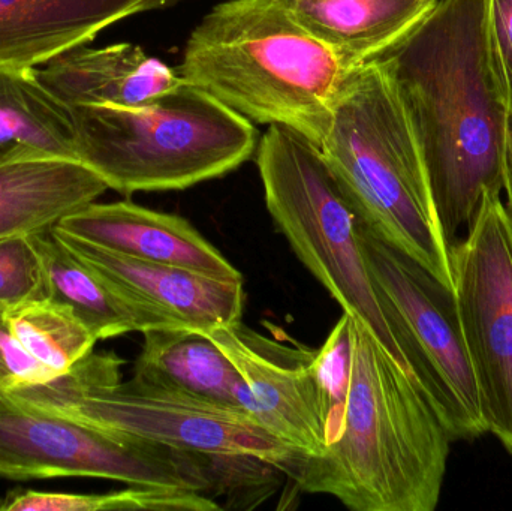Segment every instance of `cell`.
I'll return each instance as SVG.
<instances>
[{"mask_svg": "<svg viewBox=\"0 0 512 511\" xmlns=\"http://www.w3.org/2000/svg\"><path fill=\"white\" fill-rule=\"evenodd\" d=\"M423 156L448 248L484 194L501 195L510 108L490 42L487 0H438L379 56Z\"/></svg>", "mask_w": 512, "mask_h": 511, "instance_id": "obj_1", "label": "cell"}, {"mask_svg": "<svg viewBox=\"0 0 512 511\" xmlns=\"http://www.w3.org/2000/svg\"><path fill=\"white\" fill-rule=\"evenodd\" d=\"M351 317V315H349ZM351 372L342 426L322 453L283 468L300 491L354 511H433L450 435L417 381L351 317Z\"/></svg>", "mask_w": 512, "mask_h": 511, "instance_id": "obj_2", "label": "cell"}, {"mask_svg": "<svg viewBox=\"0 0 512 511\" xmlns=\"http://www.w3.org/2000/svg\"><path fill=\"white\" fill-rule=\"evenodd\" d=\"M180 77L246 119L321 144L349 69L276 0H227L192 30Z\"/></svg>", "mask_w": 512, "mask_h": 511, "instance_id": "obj_3", "label": "cell"}, {"mask_svg": "<svg viewBox=\"0 0 512 511\" xmlns=\"http://www.w3.org/2000/svg\"><path fill=\"white\" fill-rule=\"evenodd\" d=\"M319 147L361 224L453 291L451 249L442 236L423 156L378 60L346 75Z\"/></svg>", "mask_w": 512, "mask_h": 511, "instance_id": "obj_4", "label": "cell"}, {"mask_svg": "<svg viewBox=\"0 0 512 511\" xmlns=\"http://www.w3.org/2000/svg\"><path fill=\"white\" fill-rule=\"evenodd\" d=\"M78 159L108 189L180 191L218 179L255 155L258 132L242 114L183 78L138 107H69Z\"/></svg>", "mask_w": 512, "mask_h": 511, "instance_id": "obj_5", "label": "cell"}, {"mask_svg": "<svg viewBox=\"0 0 512 511\" xmlns=\"http://www.w3.org/2000/svg\"><path fill=\"white\" fill-rule=\"evenodd\" d=\"M255 153L265 206L298 260L412 377L367 269L360 218L321 147L294 129L270 125Z\"/></svg>", "mask_w": 512, "mask_h": 511, "instance_id": "obj_6", "label": "cell"}, {"mask_svg": "<svg viewBox=\"0 0 512 511\" xmlns=\"http://www.w3.org/2000/svg\"><path fill=\"white\" fill-rule=\"evenodd\" d=\"M125 360L90 353L71 371L11 395L32 407L69 419L158 441L189 452L254 458L282 471L297 450L265 431L251 413L204 401L132 378L120 381Z\"/></svg>", "mask_w": 512, "mask_h": 511, "instance_id": "obj_7", "label": "cell"}, {"mask_svg": "<svg viewBox=\"0 0 512 511\" xmlns=\"http://www.w3.org/2000/svg\"><path fill=\"white\" fill-rule=\"evenodd\" d=\"M237 458L96 428L0 390V477L105 479L138 488L225 494Z\"/></svg>", "mask_w": 512, "mask_h": 511, "instance_id": "obj_8", "label": "cell"}, {"mask_svg": "<svg viewBox=\"0 0 512 511\" xmlns=\"http://www.w3.org/2000/svg\"><path fill=\"white\" fill-rule=\"evenodd\" d=\"M360 236L388 326L451 441L486 434L453 291L361 221Z\"/></svg>", "mask_w": 512, "mask_h": 511, "instance_id": "obj_9", "label": "cell"}, {"mask_svg": "<svg viewBox=\"0 0 512 511\" xmlns=\"http://www.w3.org/2000/svg\"><path fill=\"white\" fill-rule=\"evenodd\" d=\"M451 266L484 428L512 455V221L501 195L484 194Z\"/></svg>", "mask_w": 512, "mask_h": 511, "instance_id": "obj_10", "label": "cell"}, {"mask_svg": "<svg viewBox=\"0 0 512 511\" xmlns=\"http://www.w3.org/2000/svg\"><path fill=\"white\" fill-rule=\"evenodd\" d=\"M248 387L245 410L277 440L316 456L336 440L342 419L316 368L318 350L273 341L240 321L209 333Z\"/></svg>", "mask_w": 512, "mask_h": 511, "instance_id": "obj_11", "label": "cell"}, {"mask_svg": "<svg viewBox=\"0 0 512 511\" xmlns=\"http://www.w3.org/2000/svg\"><path fill=\"white\" fill-rule=\"evenodd\" d=\"M51 233L90 269L176 327L209 335L242 321L243 281H224L180 267L135 260L57 227L51 228Z\"/></svg>", "mask_w": 512, "mask_h": 511, "instance_id": "obj_12", "label": "cell"}, {"mask_svg": "<svg viewBox=\"0 0 512 511\" xmlns=\"http://www.w3.org/2000/svg\"><path fill=\"white\" fill-rule=\"evenodd\" d=\"M56 227L135 260L180 267L224 281H243L242 273L186 219L131 201H93Z\"/></svg>", "mask_w": 512, "mask_h": 511, "instance_id": "obj_13", "label": "cell"}, {"mask_svg": "<svg viewBox=\"0 0 512 511\" xmlns=\"http://www.w3.org/2000/svg\"><path fill=\"white\" fill-rule=\"evenodd\" d=\"M185 0H0V68H39L111 24Z\"/></svg>", "mask_w": 512, "mask_h": 511, "instance_id": "obj_14", "label": "cell"}, {"mask_svg": "<svg viewBox=\"0 0 512 511\" xmlns=\"http://www.w3.org/2000/svg\"><path fill=\"white\" fill-rule=\"evenodd\" d=\"M42 83L68 107H138L183 81L177 69L134 44L72 48L38 68Z\"/></svg>", "mask_w": 512, "mask_h": 511, "instance_id": "obj_15", "label": "cell"}, {"mask_svg": "<svg viewBox=\"0 0 512 511\" xmlns=\"http://www.w3.org/2000/svg\"><path fill=\"white\" fill-rule=\"evenodd\" d=\"M107 189L95 171L74 159L0 165V239L51 230Z\"/></svg>", "mask_w": 512, "mask_h": 511, "instance_id": "obj_16", "label": "cell"}, {"mask_svg": "<svg viewBox=\"0 0 512 511\" xmlns=\"http://www.w3.org/2000/svg\"><path fill=\"white\" fill-rule=\"evenodd\" d=\"M351 71L405 38L438 0H276Z\"/></svg>", "mask_w": 512, "mask_h": 511, "instance_id": "obj_17", "label": "cell"}, {"mask_svg": "<svg viewBox=\"0 0 512 511\" xmlns=\"http://www.w3.org/2000/svg\"><path fill=\"white\" fill-rule=\"evenodd\" d=\"M143 336L134 380L245 410V380L207 333L185 327H161L147 330Z\"/></svg>", "mask_w": 512, "mask_h": 511, "instance_id": "obj_18", "label": "cell"}, {"mask_svg": "<svg viewBox=\"0 0 512 511\" xmlns=\"http://www.w3.org/2000/svg\"><path fill=\"white\" fill-rule=\"evenodd\" d=\"M78 159L71 108L38 68H0V165L29 159Z\"/></svg>", "mask_w": 512, "mask_h": 511, "instance_id": "obj_19", "label": "cell"}, {"mask_svg": "<svg viewBox=\"0 0 512 511\" xmlns=\"http://www.w3.org/2000/svg\"><path fill=\"white\" fill-rule=\"evenodd\" d=\"M47 267L50 299L68 306L99 339L176 327L75 257L51 230L32 234Z\"/></svg>", "mask_w": 512, "mask_h": 511, "instance_id": "obj_20", "label": "cell"}, {"mask_svg": "<svg viewBox=\"0 0 512 511\" xmlns=\"http://www.w3.org/2000/svg\"><path fill=\"white\" fill-rule=\"evenodd\" d=\"M6 315L24 350L56 378L86 359L98 342L68 306L53 299L8 309Z\"/></svg>", "mask_w": 512, "mask_h": 511, "instance_id": "obj_21", "label": "cell"}, {"mask_svg": "<svg viewBox=\"0 0 512 511\" xmlns=\"http://www.w3.org/2000/svg\"><path fill=\"white\" fill-rule=\"evenodd\" d=\"M215 498L179 489L138 488L110 494H54L15 489L0 498V511H218Z\"/></svg>", "mask_w": 512, "mask_h": 511, "instance_id": "obj_22", "label": "cell"}, {"mask_svg": "<svg viewBox=\"0 0 512 511\" xmlns=\"http://www.w3.org/2000/svg\"><path fill=\"white\" fill-rule=\"evenodd\" d=\"M50 299L44 257L30 236L0 239V309Z\"/></svg>", "mask_w": 512, "mask_h": 511, "instance_id": "obj_23", "label": "cell"}, {"mask_svg": "<svg viewBox=\"0 0 512 511\" xmlns=\"http://www.w3.org/2000/svg\"><path fill=\"white\" fill-rule=\"evenodd\" d=\"M8 309H0V390L14 392L54 380L44 365L33 359L20 344L8 323Z\"/></svg>", "mask_w": 512, "mask_h": 511, "instance_id": "obj_24", "label": "cell"}, {"mask_svg": "<svg viewBox=\"0 0 512 511\" xmlns=\"http://www.w3.org/2000/svg\"><path fill=\"white\" fill-rule=\"evenodd\" d=\"M490 42L512 114V0H487Z\"/></svg>", "mask_w": 512, "mask_h": 511, "instance_id": "obj_25", "label": "cell"}, {"mask_svg": "<svg viewBox=\"0 0 512 511\" xmlns=\"http://www.w3.org/2000/svg\"><path fill=\"white\" fill-rule=\"evenodd\" d=\"M505 192V209L512 221V114L508 119L507 135H505V152H504V188Z\"/></svg>", "mask_w": 512, "mask_h": 511, "instance_id": "obj_26", "label": "cell"}]
</instances>
